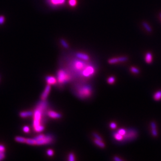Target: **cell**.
<instances>
[{
  "label": "cell",
  "mask_w": 161,
  "mask_h": 161,
  "mask_svg": "<svg viewBox=\"0 0 161 161\" xmlns=\"http://www.w3.org/2000/svg\"><path fill=\"white\" fill-rule=\"evenodd\" d=\"M113 136L114 138L117 141H122L124 139V136L119 134V133L115 132L113 133Z\"/></svg>",
  "instance_id": "obj_18"
},
{
  "label": "cell",
  "mask_w": 161,
  "mask_h": 161,
  "mask_svg": "<svg viewBox=\"0 0 161 161\" xmlns=\"http://www.w3.org/2000/svg\"><path fill=\"white\" fill-rule=\"evenodd\" d=\"M48 115L52 118H55V119H57V118H61L62 115L61 114H60L58 113H57L55 111H49L47 113Z\"/></svg>",
  "instance_id": "obj_12"
},
{
  "label": "cell",
  "mask_w": 161,
  "mask_h": 161,
  "mask_svg": "<svg viewBox=\"0 0 161 161\" xmlns=\"http://www.w3.org/2000/svg\"><path fill=\"white\" fill-rule=\"evenodd\" d=\"M47 107L48 103L45 100H42L38 104L34 112L33 127L35 131L36 132H41L44 129V127L41 125V121Z\"/></svg>",
  "instance_id": "obj_1"
},
{
  "label": "cell",
  "mask_w": 161,
  "mask_h": 161,
  "mask_svg": "<svg viewBox=\"0 0 161 161\" xmlns=\"http://www.w3.org/2000/svg\"><path fill=\"white\" fill-rule=\"evenodd\" d=\"M142 24L147 31H148L149 33H152V29L151 27L148 24V22H146L145 21H143L142 23Z\"/></svg>",
  "instance_id": "obj_16"
},
{
  "label": "cell",
  "mask_w": 161,
  "mask_h": 161,
  "mask_svg": "<svg viewBox=\"0 0 161 161\" xmlns=\"http://www.w3.org/2000/svg\"><path fill=\"white\" fill-rule=\"evenodd\" d=\"M151 131L153 137H157L158 135V130H157V126L154 122H152L151 123Z\"/></svg>",
  "instance_id": "obj_11"
},
{
  "label": "cell",
  "mask_w": 161,
  "mask_h": 161,
  "mask_svg": "<svg viewBox=\"0 0 161 161\" xmlns=\"http://www.w3.org/2000/svg\"><path fill=\"white\" fill-rule=\"evenodd\" d=\"M4 157H5V154H4V152H3L0 153V161L4 159Z\"/></svg>",
  "instance_id": "obj_36"
},
{
  "label": "cell",
  "mask_w": 161,
  "mask_h": 161,
  "mask_svg": "<svg viewBox=\"0 0 161 161\" xmlns=\"http://www.w3.org/2000/svg\"><path fill=\"white\" fill-rule=\"evenodd\" d=\"M137 136V132L133 130H129V131H126L125 135L124 136V139L128 140L129 139H132L133 138L136 137ZM123 139V140H124Z\"/></svg>",
  "instance_id": "obj_8"
},
{
  "label": "cell",
  "mask_w": 161,
  "mask_h": 161,
  "mask_svg": "<svg viewBox=\"0 0 161 161\" xmlns=\"http://www.w3.org/2000/svg\"><path fill=\"white\" fill-rule=\"evenodd\" d=\"M48 5L53 8L62 7L65 5L66 0H45Z\"/></svg>",
  "instance_id": "obj_5"
},
{
  "label": "cell",
  "mask_w": 161,
  "mask_h": 161,
  "mask_svg": "<svg viewBox=\"0 0 161 161\" xmlns=\"http://www.w3.org/2000/svg\"><path fill=\"white\" fill-rule=\"evenodd\" d=\"M92 135H93V137L95 138L96 139H98V140H99L103 141V139L98 134H97V133H96L94 132V133H93Z\"/></svg>",
  "instance_id": "obj_31"
},
{
  "label": "cell",
  "mask_w": 161,
  "mask_h": 161,
  "mask_svg": "<svg viewBox=\"0 0 161 161\" xmlns=\"http://www.w3.org/2000/svg\"><path fill=\"white\" fill-rule=\"evenodd\" d=\"M119 62H125L128 61V58L127 56H121L118 57Z\"/></svg>",
  "instance_id": "obj_27"
},
{
  "label": "cell",
  "mask_w": 161,
  "mask_h": 161,
  "mask_svg": "<svg viewBox=\"0 0 161 161\" xmlns=\"http://www.w3.org/2000/svg\"><path fill=\"white\" fill-rule=\"evenodd\" d=\"M68 160L70 161H73L75 160V156L73 155V153H71L68 155Z\"/></svg>",
  "instance_id": "obj_29"
},
{
  "label": "cell",
  "mask_w": 161,
  "mask_h": 161,
  "mask_svg": "<svg viewBox=\"0 0 161 161\" xmlns=\"http://www.w3.org/2000/svg\"><path fill=\"white\" fill-rule=\"evenodd\" d=\"M50 90H51V86H50V85L48 84L47 86V87H45L44 91H43V92L42 93V95H41V99H42V100L45 101L46 99H47V97L49 95L50 92Z\"/></svg>",
  "instance_id": "obj_10"
},
{
  "label": "cell",
  "mask_w": 161,
  "mask_h": 161,
  "mask_svg": "<svg viewBox=\"0 0 161 161\" xmlns=\"http://www.w3.org/2000/svg\"><path fill=\"white\" fill-rule=\"evenodd\" d=\"M71 61L70 65L72 71L78 73V75L79 74L80 76H82V72L89 64L87 63V61L82 60L77 57L73 59Z\"/></svg>",
  "instance_id": "obj_2"
},
{
  "label": "cell",
  "mask_w": 161,
  "mask_h": 161,
  "mask_svg": "<svg viewBox=\"0 0 161 161\" xmlns=\"http://www.w3.org/2000/svg\"><path fill=\"white\" fill-rule=\"evenodd\" d=\"M159 15H160V18H161V13H160V14H159Z\"/></svg>",
  "instance_id": "obj_39"
},
{
  "label": "cell",
  "mask_w": 161,
  "mask_h": 161,
  "mask_svg": "<svg viewBox=\"0 0 161 161\" xmlns=\"http://www.w3.org/2000/svg\"><path fill=\"white\" fill-rule=\"evenodd\" d=\"M153 98L156 101H159L161 99V90L156 92L153 95Z\"/></svg>",
  "instance_id": "obj_19"
},
{
  "label": "cell",
  "mask_w": 161,
  "mask_h": 161,
  "mask_svg": "<svg viewBox=\"0 0 161 161\" xmlns=\"http://www.w3.org/2000/svg\"><path fill=\"white\" fill-rule=\"evenodd\" d=\"M26 139L25 138H23L21 137H16L15 140L16 141L18 142H21V143H26Z\"/></svg>",
  "instance_id": "obj_20"
},
{
  "label": "cell",
  "mask_w": 161,
  "mask_h": 161,
  "mask_svg": "<svg viewBox=\"0 0 161 161\" xmlns=\"http://www.w3.org/2000/svg\"><path fill=\"white\" fill-rule=\"evenodd\" d=\"M95 72V71L94 67L93 66L90 65V64H89V65L85 69L83 72H82V76L84 77V78H90L94 74Z\"/></svg>",
  "instance_id": "obj_6"
},
{
  "label": "cell",
  "mask_w": 161,
  "mask_h": 161,
  "mask_svg": "<svg viewBox=\"0 0 161 161\" xmlns=\"http://www.w3.org/2000/svg\"><path fill=\"white\" fill-rule=\"evenodd\" d=\"M152 60H153V57H152V55L151 53L150 52H147L145 56V61L146 63L148 64H150L152 62Z\"/></svg>",
  "instance_id": "obj_14"
},
{
  "label": "cell",
  "mask_w": 161,
  "mask_h": 161,
  "mask_svg": "<svg viewBox=\"0 0 161 161\" xmlns=\"http://www.w3.org/2000/svg\"><path fill=\"white\" fill-rule=\"evenodd\" d=\"M72 79V76L70 72L66 70L61 69L57 72V79L59 84L61 85L65 84L70 81Z\"/></svg>",
  "instance_id": "obj_4"
},
{
  "label": "cell",
  "mask_w": 161,
  "mask_h": 161,
  "mask_svg": "<svg viewBox=\"0 0 161 161\" xmlns=\"http://www.w3.org/2000/svg\"><path fill=\"white\" fill-rule=\"evenodd\" d=\"M118 57H114V58H110L109 59H108V63L110 64H116L118 63Z\"/></svg>",
  "instance_id": "obj_21"
},
{
  "label": "cell",
  "mask_w": 161,
  "mask_h": 161,
  "mask_svg": "<svg viewBox=\"0 0 161 161\" xmlns=\"http://www.w3.org/2000/svg\"><path fill=\"white\" fill-rule=\"evenodd\" d=\"M45 137V135H43V134H41V135H39L38 136H37L35 138H34V139L36 141H37V140H39L41 139H42L43 138Z\"/></svg>",
  "instance_id": "obj_30"
},
{
  "label": "cell",
  "mask_w": 161,
  "mask_h": 161,
  "mask_svg": "<svg viewBox=\"0 0 161 161\" xmlns=\"http://www.w3.org/2000/svg\"><path fill=\"white\" fill-rule=\"evenodd\" d=\"M114 160L115 161H123L122 159L119 158V157H118V156H114Z\"/></svg>",
  "instance_id": "obj_37"
},
{
  "label": "cell",
  "mask_w": 161,
  "mask_h": 161,
  "mask_svg": "<svg viewBox=\"0 0 161 161\" xmlns=\"http://www.w3.org/2000/svg\"><path fill=\"white\" fill-rule=\"evenodd\" d=\"M126 131H127L125 129L121 128V129H119L117 131V132L119 133V134H121V135L124 136L126 133Z\"/></svg>",
  "instance_id": "obj_28"
},
{
  "label": "cell",
  "mask_w": 161,
  "mask_h": 161,
  "mask_svg": "<svg viewBox=\"0 0 161 161\" xmlns=\"http://www.w3.org/2000/svg\"><path fill=\"white\" fill-rule=\"evenodd\" d=\"M26 143L30 145H36V141L34 139H27Z\"/></svg>",
  "instance_id": "obj_22"
},
{
  "label": "cell",
  "mask_w": 161,
  "mask_h": 161,
  "mask_svg": "<svg viewBox=\"0 0 161 161\" xmlns=\"http://www.w3.org/2000/svg\"><path fill=\"white\" fill-rule=\"evenodd\" d=\"M60 42L64 48H65L66 49H68L69 48V45H68V43L64 39H61L60 40Z\"/></svg>",
  "instance_id": "obj_24"
},
{
  "label": "cell",
  "mask_w": 161,
  "mask_h": 161,
  "mask_svg": "<svg viewBox=\"0 0 161 161\" xmlns=\"http://www.w3.org/2000/svg\"><path fill=\"white\" fill-rule=\"evenodd\" d=\"M5 22V17L3 15H0V25H3Z\"/></svg>",
  "instance_id": "obj_33"
},
{
  "label": "cell",
  "mask_w": 161,
  "mask_h": 161,
  "mask_svg": "<svg viewBox=\"0 0 161 161\" xmlns=\"http://www.w3.org/2000/svg\"><path fill=\"white\" fill-rule=\"evenodd\" d=\"M46 81H47L48 84L49 85H55L56 84L57 80L53 76H47L46 77Z\"/></svg>",
  "instance_id": "obj_13"
},
{
  "label": "cell",
  "mask_w": 161,
  "mask_h": 161,
  "mask_svg": "<svg viewBox=\"0 0 161 161\" xmlns=\"http://www.w3.org/2000/svg\"><path fill=\"white\" fill-rule=\"evenodd\" d=\"M0 151L4 152L5 151V147L3 145H0Z\"/></svg>",
  "instance_id": "obj_38"
},
{
  "label": "cell",
  "mask_w": 161,
  "mask_h": 161,
  "mask_svg": "<svg viewBox=\"0 0 161 161\" xmlns=\"http://www.w3.org/2000/svg\"><path fill=\"white\" fill-rule=\"evenodd\" d=\"M34 114V112L31 111H25V112H21L20 113L19 115L20 116L23 118H26L28 117L29 116H31Z\"/></svg>",
  "instance_id": "obj_15"
},
{
  "label": "cell",
  "mask_w": 161,
  "mask_h": 161,
  "mask_svg": "<svg viewBox=\"0 0 161 161\" xmlns=\"http://www.w3.org/2000/svg\"><path fill=\"white\" fill-rule=\"evenodd\" d=\"M130 71L132 73H136V74H138V73H140V70L138 68H137L135 67H130Z\"/></svg>",
  "instance_id": "obj_26"
},
{
  "label": "cell",
  "mask_w": 161,
  "mask_h": 161,
  "mask_svg": "<svg viewBox=\"0 0 161 161\" xmlns=\"http://www.w3.org/2000/svg\"><path fill=\"white\" fill-rule=\"evenodd\" d=\"M76 93L81 99L89 98L92 94V88L89 85H78L76 87Z\"/></svg>",
  "instance_id": "obj_3"
},
{
  "label": "cell",
  "mask_w": 161,
  "mask_h": 161,
  "mask_svg": "<svg viewBox=\"0 0 161 161\" xmlns=\"http://www.w3.org/2000/svg\"><path fill=\"white\" fill-rule=\"evenodd\" d=\"M94 143L96 145H97L98 146L100 147V148H105V144L102 141L99 140L95 139L94 140Z\"/></svg>",
  "instance_id": "obj_17"
},
{
  "label": "cell",
  "mask_w": 161,
  "mask_h": 161,
  "mask_svg": "<svg viewBox=\"0 0 161 161\" xmlns=\"http://www.w3.org/2000/svg\"><path fill=\"white\" fill-rule=\"evenodd\" d=\"M53 140V138L50 135L45 136L43 138L36 141V145H42L51 143Z\"/></svg>",
  "instance_id": "obj_7"
},
{
  "label": "cell",
  "mask_w": 161,
  "mask_h": 161,
  "mask_svg": "<svg viewBox=\"0 0 161 161\" xmlns=\"http://www.w3.org/2000/svg\"><path fill=\"white\" fill-rule=\"evenodd\" d=\"M107 81L108 82V84H111V85L113 84L115 82V77L113 76L109 77L107 79Z\"/></svg>",
  "instance_id": "obj_25"
},
{
  "label": "cell",
  "mask_w": 161,
  "mask_h": 161,
  "mask_svg": "<svg viewBox=\"0 0 161 161\" xmlns=\"http://www.w3.org/2000/svg\"><path fill=\"white\" fill-rule=\"evenodd\" d=\"M47 154L49 155V156H52L54 154V152L51 149H49L47 151Z\"/></svg>",
  "instance_id": "obj_35"
},
{
  "label": "cell",
  "mask_w": 161,
  "mask_h": 161,
  "mask_svg": "<svg viewBox=\"0 0 161 161\" xmlns=\"http://www.w3.org/2000/svg\"><path fill=\"white\" fill-rule=\"evenodd\" d=\"M68 4L71 7H75L77 4V0H68Z\"/></svg>",
  "instance_id": "obj_23"
},
{
  "label": "cell",
  "mask_w": 161,
  "mask_h": 161,
  "mask_svg": "<svg viewBox=\"0 0 161 161\" xmlns=\"http://www.w3.org/2000/svg\"><path fill=\"white\" fill-rule=\"evenodd\" d=\"M75 56L76 57L79 58L82 60H84L86 61H88L90 59V57L87 54L81 53V52H77L75 54Z\"/></svg>",
  "instance_id": "obj_9"
},
{
  "label": "cell",
  "mask_w": 161,
  "mask_h": 161,
  "mask_svg": "<svg viewBox=\"0 0 161 161\" xmlns=\"http://www.w3.org/2000/svg\"><path fill=\"white\" fill-rule=\"evenodd\" d=\"M23 131H24L25 132L28 133L30 131V128L28 126H24L23 127Z\"/></svg>",
  "instance_id": "obj_34"
},
{
  "label": "cell",
  "mask_w": 161,
  "mask_h": 161,
  "mask_svg": "<svg viewBox=\"0 0 161 161\" xmlns=\"http://www.w3.org/2000/svg\"><path fill=\"white\" fill-rule=\"evenodd\" d=\"M109 127L111 129H116L117 128V124L115 123L112 122L109 124Z\"/></svg>",
  "instance_id": "obj_32"
}]
</instances>
